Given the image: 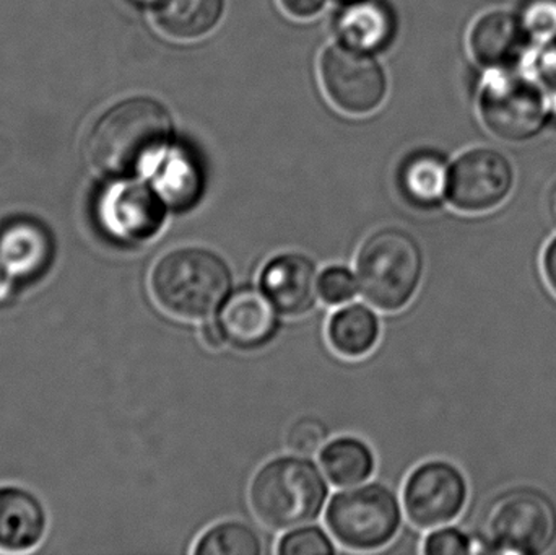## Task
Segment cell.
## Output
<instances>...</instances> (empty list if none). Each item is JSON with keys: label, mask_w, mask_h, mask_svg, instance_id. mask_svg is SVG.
Masks as SVG:
<instances>
[{"label": "cell", "mask_w": 556, "mask_h": 555, "mask_svg": "<svg viewBox=\"0 0 556 555\" xmlns=\"http://www.w3.org/2000/svg\"><path fill=\"white\" fill-rule=\"evenodd\" d=\"M172 117L152 98H132L108 111L88 139V155L101 172L132 176L153 172L166 153Z\"/></svg>", "instance_id": "6da1fadb"}, {"label": "cell", "mask_w": 556, "mask_h": 555, "mask_svg": "<svg viewBox=\"0 0 556 555\" xmlns=\"http://www.w3.org/2000/svg\"><path fill=\"white\" fill-rule=\"evenodd\" d=\"M231 289L230 264L208 248H176L163 254L150 273V290L160 308L186 321L211 318Z\"/></svg>", "instance_id": "7a4b0ae2"}, {"label": "cell", "mask_w": 556, "mask_h": 555, "mask_svg": "<svg viewBox=\"0 0 556 555\" xmlns=\"http://www.w3.org/2000/svg\"><path fill=\"white\" fill-rule=\"evenodd\" d=\"M424 267V251L414 235L404 228H379L356 256L359 293L382 312H397L414 299Z\"/></svg>", "instance_id": "3957f363"}, {"label": "cell", "mask_w": 556, "mask_h": 555, "mask_svg": "<svg viewBox=\"0 0 556 555\" xmlns=\"http://www.w3.org/2000/svg\"><path fill=\"white\" fill-rule=\"evenodd\" d=\"M326 499L323 475L303 456H278L266 463L250 485L254 515L273 530H293L316 520Z\"/></svg>", "instance_id": "277c9868"}, {"label": "cell", "mask_w": 556, "mask_h": 555, "mask_svg": "<svg viewBox=\"0 0 556 555\" xmlns=\"http://www.w3.org/2000/svg\"><path fill=\"white\" fill-rule=\"evenodd\" d=\"M326 524L332 537L349 550H379L397 534L401 507L386 485H359L333 495Z\"/></svg>", "instance_id": "5b68a950"}, {"label": "cell", "mask_w": 556, "mask_h": 555, "mask_svg": "<svg viewBox=\"0 0 556 555\" xmlns=\"http://www.w3.org/2000/svg\"><path fill=\"white\" fill-rule=\"evenodd\" d=\"M555 534L554 505L528 489L500 497L483 520V537L496 553L541 554L554 543Z\"/></svg>", "instance_id": "8992f818"}, {"label": "cell", "mask_w": 556, "mask_h": 555, "mask_svg": "<svg viewBox=\"0 0 556 555\" xmlns=\"http://www.w3.org/2000/svg\"><path fill=\"white\" fill-rule=\"evenodd\" d=\"M483 123L500 139L521 142L544 127L547 108L541 87L518 75H493L480 97Z\"/></svg>", "instance_id": "52a82bcc"}, {"label": "cell", "mask_w": 556, "mask_h": 555, "mask_svg": "<svg viewBox=\"0 0 556 555\" xmlns=\"http://www.w3.org/2000/svg\"><path fill=\"white\" fill-rule=\"evenodd\" d=\"M320 81L329 100L343 113H372L388 91L381 65L359 49L330 46L320 59Z\"/></svg>", "instance_id": "ba28073f"}, {"label": "cell", "mask_w": 556, "mask_h": 555, "mask_svg": "<svg viewBox=\"0 0 556 555\" xmlns=\"http://www.w3.org/2000/svg\"><path fill=\"white\" fill-rule=\"evenodd\" d=\"M515 182L511 165L495 150L477 149L454 162L447 178V199L457 211L482 214L503 204Z\"/></svg>", "instance_id": "9c48e42d"}, {"label": "cell", "mask_w": 556, "mask_h": 555, "mask_svg": "<svg viewBox=\"0 0 556 555\" xmlns=\"http://www.w3.org/2000/svg\"><path fill=\"white\" fill-rule=\"evenodd\" d=\"M466 501V479L451 463H425L405 482V514L421 530L450 524L459 517Z\"/></svg>", "instance_id": "30bf717a"}, {"label": "cell", "mask_w": 556, "mask_h": 555, "mask_svg": "<svg viewBox=\"0 0 556 555\" xmlns=\"http://www.w3.org/2000/svg\"><path fill=\"white\" fill-rule=\"evenodd\" d=\"M55 260L51 231L35 220H12L0 228V270L15 286L38 282Z\"/></svg>", "instance_id": "8fae6325"}, {"label": "cell", "mask_w": 556, "mask_h": 555, "mask_svg": "<svg viewBox=\"0 0 556 555\" xmlns=\"http://www.w3.org/2000/svg\"><path fill=\"white\" fill-rule=\"evenodd\" d=\"M218 328L237 351H257L277 336L278 312L263 290L241 287L218 310Z\"/></svg>", "instance_id": "7c38bea8"}, {"label": "cell", "mask_w": 556, "mask_h": 555, "mask_svg": "<svg viewBox=\"0 0 556 555\" xmlns=\"http://www.w3.org/2000/svg\"><path fill=\"white\" fill-rule=\"evenodd\" d=\"M260 280L261 290L280 315H306L319 299L316 264L304 254H277L264 266Z\"/></svg>", "instance_id": "4fadbf2b"}, {"label": "cell", "mask_w": 556, "mask_h": 555, "mask_svg": "<svg viewBox=\"0 0 556 555\" xmlns=\"http://www.w3.org/2000/svg\"><path fill=\"white\" fill-rule=\"evenodd\" d=\"M165 207L155 189L121 185L104 198L103 222L121 240L140 243L159 234L165 224Z\"/></svg>", "instance_id": "5bb4252c"}, {"label": "cell", "mask_w": 556, "mask_h": 555, "mask_svg": "<svg viewBox=\"0 0 556 555\" xmlns=\"http://www.w3.org/2000/svg\"><path fill=\"white\" fill-rule=\"evenodd\" d=\"M48 510L35 492L20 485H0V551L26 553L45 540Z\"/></svg>", "instance_id": "9a60e30c"}, {"label": "cell", "mask_w": 556, "mask_h": 555, "mask_svg": "<svg viewBox=\"0 0 556 555\" xmlns=\"http://www.w3.org/2000/svg\"><path fill=\"white\" fill-rule=\"evenodd\" d=\"M525 41L521 20L506 12L486 13L477 20L469 38L473 58L485 67H503L515 61Z\"/></svg>", "instance_id": "2e32d148"}, {"label": "cell", "mask_w": 556, "mask_h": 555, "mask_svg": "<svg viewBox=\"0 0 556 555\" xmlns=\"http://www.w3.org/2000/svg\"><path fill=\"white\" fill-rule=\"evenodd\" d=\"M337 31L343 45L371 52L388 45L394 33V18L384 3L362 0L340 13Z\"/></svg>", "instance_id": "e0dca14e"}, {"label": "cell", "mask_w": 556, "mask_h": 555, "mask_svg": "<svg viewBox=\"0 0 556 555\" xmlns=\"http://www.w3.org/2000/svg\"><path fill=\"white\" fill-rule=\"evenodd\" d=\"M224 0H160L155 23L160 31L175 39H198L220 22Z\"/></svg>", "instance_id": "ac0fdd59"}, {"label": "cell", "mask_w": 556, "mask_h": 555, "mask_svg": "<svg viewBox=\"0 0 556 555\" xmlns=\"http://www.w3.org/2000/svg\"><path fill=\"white\" fill-rule=\"evenodd\" d=\"M379 319L365 305H349L333 313L327 326L330 348L346 358L368 355L378 344Z\"/></svg>", "instance_id": "d6986e66"}, {"label": "cell", "mask_w": 556, "mask_h": 555, "mask_svg": "<svg viewBox=\"0 0 556 555\" xmlns=\"http://www.w3.org/2000/svg\"><path fill=\"white\" fill-rule=\"evenodd\" d=\"M155 191L173 209H188L201 195L202 178L195 160L185 150L165 153L156 168Z\"/></svg>", "instance_id": "ffe728a7"}, {"label": "cell", "mask_w": 556, "mask_h": 555, "mask_svg": "<svg viewBox=\"0 0 556 555\" xmlns=\"http://www.w3.org/2000/svg\"><path fill=\"white\" fill-rule=\"evenodd\" d=\"M446 165L440 156L418 153L404 163L399 176L404 198L417 207L428 209L440 204L447 192Z\"/></svg>", "instance_id": "44dd1931"}, {"label": "cell", "mask_w": 556, "mask_h": 555, "mask_svg": "<svg viewBox=\"0 0 556 555\" xmlns=\"http://www.w3.org/2000/svg\"><path fill=\"white\" fill-rule=\"evenodd\" d=\"M320 465L329 481L337 488L359 484L371 478L375 456L362 440L340 437L320 453Z\"/></svg>", "instance_id": "7402d4cb"}, {"label": "cell", "mask_w": 556, "mask_h": 555, "mask_svg": "<svg viewBox=\"0 0 556 555\" xmlns=\"http://www.w3.org/2000/svg\"><path fill=\"white\" fill-rule=\"evenodd\" d=\"M195 555H260L263 540L251 525L224 521L205 531L195 544Z\"/></svg>", "instance_id": "603a6c76"}, {"label": "cell", "mask_w": 556, "mask_h": 555, "mask_svg": "<svg viewBox=\"0 0 556 555\" xmlns=\"http://www.w3.org/2000/svg\"><path fill=\"white\" fill-rule=\"evenodd\" d=\"M277 553L281 555H329L336 553L330 538L320 528H293L278 541Z\"/></svg>", "instance_id": "cb8c5ba5"}, {"label": "cell", "mask_w": 556, "mask_h": 555, "mask_svg": "<svg viewBox=\"0 0 556 555\" xmlns=\"http://www.w3.org/2000/svg\"><path fill=\"white\" fill-rule=\"evenodd\" d=\"M358 282L352 270L343 266H330L319 274V299L330 306L343 305L355 299Z\"/></svg>", "instance_id": "d4e9b609"}, {"label": "cell", "mask_w": 556, "mask_h": 555, "mask_svg": "<svg viewBox=\"0 0 556 555\" xmlns=\"http://www.w3.org/2000/svg\"><path fill=\"white\" fill-rule=\"evenodd\" d=\"M327 429L316 417H303L291 426L288 432V449L298 455H314L323 449Z\"/></svg>", "instance_id": "484cf974"}, {"label": "cell", "mask_w": 556, "mask_h": 555, "mask_svg": "<svg viewBox=\"0 0 556 555\" xmlns=\"http://www.w3.org/2000/svg\"><path fill=\"white\" fill-rule=\"evenodd\" d=\"M519 20L526 33L539 38H556V0H526Z\"/></svg>", "instance_id": "4316f807"}, {"label": "cell", "mask_w": 556, "mask_h": 555, "mask_svg": "<svg viewBox=\"0 0 556 555\" xmlns=\"http://www.w3.org/2000/svg\"><path fill=\"white\" fill-rule=\"evenodd\" d=\"M424 553L428 555L469 554L470 541L456 528H444L427 538Z\"/></svg>", "instance_id": "83f0119b"}, {"label": "cell", "mask_w": 556, "mask_h": 555, "mask_svg": "<svg viewBox=\"0 0 556 555\" xmlns=\"http://www.w3.org/2000/svg\"><path fill=\"white\" fill-rule=\"evenodd\" d=\"M535 71L541 84L556 93V38L547 39L539 52Z\"/></svg>", "instance_id": "f1b7e54d"}, {"label": "cell", "mask_w": 556, "mask_h": 555, "mask_svg": "<svg viewBox=\"0 0 556 555\" xmlns=\"http://www.w3.org/2000/svg\"><path fill=\"white\" fill-rule=\"evenodd\" d=\"M281 9L294 18H311L323 10L326 0H280Z\"/></svg>", "instance_id": "f546056e"}, {"label": "cell", "mask_w": 556, "mask_h": 555, "mask_svg": "<svg viewBox=\"0 0 556 555\" xmlns=\"http://www.w3.org/2000/svg\"><path fill=\"white\" fill-rule=\"evenodd\" d=\"M544 276L556 297V240L548 244L544 254Z\"/></svg>", "instance_id": "4dcf8cb0"}, {"label": "cell", "mask_w": 556, "mask_h": 555, "mask_svg": "<svg viewBox=\"0 0 556 555\" xmlns=\"http://www.w3.org/2000/svg\"><path fill=\"white\" fill-rule=\"evenodd\" d=\"M202 341L207 348L220 349L225 344L224 335H222L220 328H218L217 321L207 323L204 325L201 331Z\"/></svg>", "instance_id": "1f68e13d"}, {"label": "cell", "mask_w": 556, "mask_h": 555, "mask_svg": "<svg viewBox=\"0 0 556 555\" xmlns=\"http://www.w3.org/2000/svg\"><path fill=\"white\" fill-rule=\"evenodd\" d=\"M551 215L552 218H554L556 225V186L554 188V191H552L551 195Z\"/></svg>", "instance_id": "d6a6232c"}, {"label": "cell", "mask_w": 556, "mask_h": 555, "mask_svg": "<svg viewBox=\"0 0 556 555\" xmlns=\"http://www.w3.org/2000/svg\"><path fill=\"white\" fill-rule=\"evenodd\" d=\"M137 2H140V3H159L160 0H137Z\"/></svg>", "instance_id": "836d02e7"}, {"label": "cell", "mask_w": 556, "mask_h": 555, "mask_svg": "<svg viewBox=\"0 0 556 555\" xmlns=\"http://www.w3.org/2000/svg\"><path fill=\"white\" fill-rule=\"evenodd\" d=\"M2 282H5V280H3V274L2 270H0V286H2Z\"/></svg>", "instance_id": "e575fe53"}]
</instances>
